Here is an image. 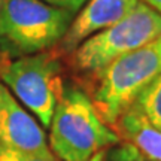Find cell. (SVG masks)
Here are the masks:
<instances>
[{"instance_id": "obj_12", "label": "cell", "mask_w": 161, "mask_h": 161, "mask_svg": "<svg viewBox=\"0 0 161 161\" xmlns=\"http://www.w3.org/2000/svg\"><path fill=\"white\" fill-rule=\"evenodd\" d=\"M42 2H45V3H48L51 6H55V8H61V9H66V11L76 14V12H79L85 6V3L88 0H42Z\"/></svg>"}, {"instance_id": "obj_11", "label": "cell", "mask_w": 161, "mask_h": 161, "mask_svg": "<svg viewBox=\"0 0 161 161\" xmlns=\"http://www.w3.org/2000/svg\"><path fill=\"white\" fill-rule=\"evenodd\" d=\"M0 161H61L52 152L48 154H33L25 151L8 148L0 143Z\"/></svg>"}, {"instance_id": "obj_9", "label": "cell", "mask_w": 161, "mask_h": 161, "mask_svg": "<svg viewBox=\"0 0 161 161\" xmlns=\"http://www.w3.org/2000/svg\"><path fill=\"white\" fill-rule=\"evenodd\" d=\"M133 106L152 125L161 130V75L139 96Z\"/></svg>"}, {"instance_id": "obj_4", "label": "cell", "mask_w": 161, "mask_h": 161, "mask_svg": "<svg viewBox=\"0 0 161 161\" xmlns=\"http://www.w3.org/2000/svg\"><path fill=\"white\" fill-rule=\"evenodd\" d=\"M160 36L161 15L139 2L118 23L84 40L73 51V61L82 72L98 73L116 58L148 45Z\"/></svg>"}, {"instance_id": "obj_8", "label": "cell", "mask_w": 161, "mask_h": 161, "mask_svg": "<svg viewBox=\"0 0 161 161\" xmlns=\"http://www.w3.org/2000/svg\"><path fill=\"white\" fill-rule=\"evenodd\" d=\"M114 130L122 142L131 143L152 160L161 161V130L152 125L134 106L121 115Z\"/></svg>"}, {"instance_id": "obj_5", "label": "cell", "mask_w": 161, "mask_h": 161, "mask_svg": "<svg viewBox=\"0 0 161 161\" xmlns=\"http://www.w3.org/2000/svg\"><path fill=\"white\" fill-rule=\"evenodd\" d=\"M0 80L19 103L48 128L61 94V66L48 52L19 57L0 66Z\"/></svg>"}, {"instance_id": "obj_1", "label": "cell", "mask_w": 161, "mask_h": 161, "mask_svg": "<svg viewBox=\"0 0 161 161\" xmlns=\"http://www.w3.org/2000/svg\"><path fill=\"white\" fill-rule=\"evenodd\" d=\"M49 149L61 161H86L121 139L98 115L91 97L78 86H64L49 124Z\"/></svg>"}, {"instance_id": "obj_10", "label": "cell", "mask_w": 161, "mask_h": 161, "mask_svg": "<svg viewBox=\"0 0 161 161\" xmlns=\"http://www.w3.org/2000/svg\"><path fill=\"white\" fill-rule=\"evenodd\" d=\"M104 161H155L127 142H119L106 151Z\"/></svg>"}, {"instance_id": "obj_15", "label": "cell", "mask_w": 161, "mask_h": 161, "mask_svg": "<svg viewBox=\"0 0 161 161\" xmlns=\"http://www.w3.org/2000/svg\"><path fill=\"white\" fill-rule=\"evenodd\" d=\"M2 3H3V0H0V8H2Z\"/></svg>"}, {"instance_id": "obj_13", "label": "cell", "mask_w": 161, "mask_h": 161, "mask_svg": "<svg viewBox=\"0 0 161 161\" xmlns=\"http://www.w3.org/2000/svg\"><path fill=\"white\" fill-rule=\"evenodd\" d=\"M139 2H142L146 6H149L151 9H154V11L158 12L161 15V0H139Z\"/></svg>"}, {"instance_id": "obj_3", "label": "cell", "mask_w": 161, "mask_h": 161, "mask_svg": "<svg viewBox=\"0 0 161 161\" xmlns=\"http://www.w3.org/2000/svg\"><path fill=\"white\" fill-rule=\"evenodd\" d=\"M97 75L92 103L100 118L114 128L121 115L161 75V36L116 58Z\"/></svg>"}, {"instance_id": "obj_2", "label": "cell", "mask_w": 161, "mask_h": 161, "mask_svg": "<svg viewBox=\"0 0 161 161\" xmlns=\"http://www.w3.org/2000/svg\"><path fill=\"white\" fill-rule=\"evenodd\" d=\"M75 15L42 0H3L0 51L12 58L45 52L60 43Z\"/></svg>"}, {"instance_id": "obj_14", "label": "cell", "mask_w": 161, "mask_h": 161, "mask_svg": "<svg viewBox=\"0 0 161 161\" xmlns=\"http://www.w3.org/2000/svg\"><path fill=\"white\" fill-rule=\"evenodd\" d=\"M108 151V149H106ZM106 151H100V152H97L94 157H91L90 160L86 161H104V157H106Z\"/></svg>"}, {"instance_id": "obj_6", "label": "cell", "mask_w": 161, "mask_h": 161, "mask_svg": "<svg viewBox=\"0 0 161 161\" xmlns=\"http://www.w3.org/2000/svg\"><path fill=\"white\" fill-rule=\"evenodd\" d=\"M0 143L14 149L51 152L40 122L18 102L0 80Z\"/></svg>"}, {"instance_id": "obj_7", "label": "cell", "mask_w": 161, "mask_h": 161, "mask_svg": "<svg viewBox=\"0 0 161 161\" xmlns=\"http://www.w3.org/2000/svg\"><path fill=\"white\" fill-rule=\"evenodd\" d=\"M137 3L139 0H88L60 40L61 49L73 52L84 40L122 19Z\"/></svg>"}]
</instances>
